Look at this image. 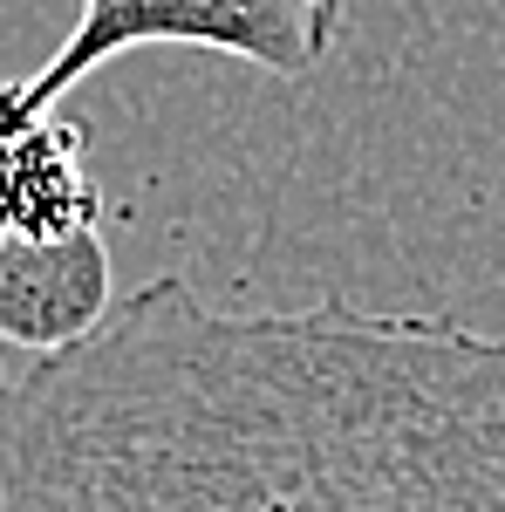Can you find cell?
Wrapping results in <instances>:
<instances>
[{
    "label": "cell",
    "mask_w": 505,
    "mask_h": 512,
    "mask_svg": "<svg viewBox=\"0 0 505 512\" xmlns=\"http://www.w3.org/2000/svg\"><path fill=\"white\" fill-rule=\"evenodd\" d=\"M0 512H505V335L164 274L7 369Z\"/></svg>",
    "instance_id": "cell-1"
},
{
    "label": "cell",
    "mask_w": 505,
    "mask_h": 512,
    "mask_svg": "<svg viewBox=\"0 0 505 512\" xmlns=\"http://www.w3.org/2000/svg\"><path fill=\"white\" fill-rule=\"evenodd\" d=\"M76 7V28L41 69L0 82V103L21 123L55 117L62 96H76V82H89L130 48H205L253 62L280 82H308L335 55L349 14V0H76Z\"/></svg>",
    "instance_id": "cell-2"
},
{
    "label": "cell",
    "mask_w": 505,
    "mask_h": 512,
    "mask_svg": "<svg viewBox=\"0 0 505 512\" xmlns=\"http://www.w3.org/2000/svg\"><path fill=\"white\" fill-rule=\"evenodd\" d=\"M117 308L110 246L96 226L62 239H0V349L28 362L89 342Z\"/></svg>",
    "instance_id": "cell-3"
},
{
    "label": "cell",
    "mask_w": 505,
    "mask_h": 512,
    "mask_svg": "<svg viewBox=\"0 0 505 512\" xmlns=\"http://www.w3.org/2000/svg\"><path fill=\"white\" fill-rule=\"evenodd\" d=\"M96 205L82 178V123L62 110L21 123L0 103V239H62L96 226Z\"/></svg>",
    "instance_id": "cell-4"
},
{
    "label": "cell",
    "mask_w": 505,
    "mask_h": 512,
    "mask_svg": "<svg viewBox=\"0 0 505 512\" xmlns=\"http://www.w3.org/2000/svg\"><path fill=\"white\" fill-rule=\"evenodd\" d=\"M0 383H7V369H0Z\"/></svg>",
    "instance_id": "cell-5"
}]
</instances>
